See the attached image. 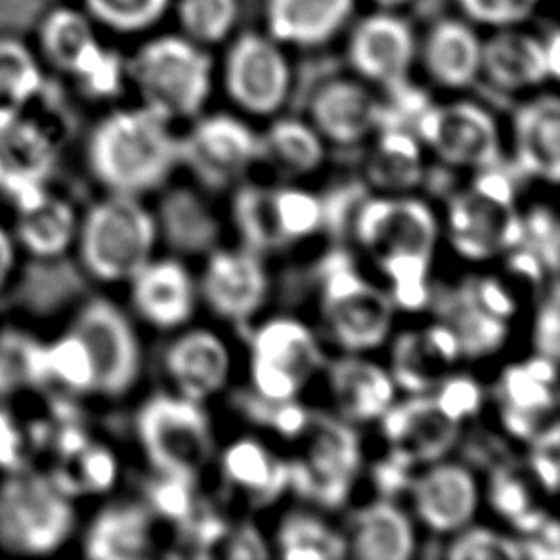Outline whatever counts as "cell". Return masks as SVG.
Returning <instances> with one entry per match:
<instances>
[{
  "instance_id": "6da1fadb",
  "label": "cell",
  "mask_w": 560,
  "mask_h": 560,
  "mask_svg": "<svg viewBox=\"0 0 560 560\" xmlns=\"http://www.w3.org/2000/svg\"><path fill=\"white\" fill-rule=\"evenodd\" d=\"M43 350V372L77 393L119 398L140 375V345L129 319L106 299L77 314L68 334Z\"/></svg>"
},
{
  "instance_id": "7a4b0ae2",
  "label": "cell",
  "mask_w": 560,
  "mask_h": 560,
  "mask_svg": "<svg viewBox=\"0 0 560 560\" xmlns=\"http://www.w3.org/2000/svg\"><path fill=\"white\" fill-rule=\"evenodd\" d=\"M86 160L109 194L138 197L160 188L180 163L178 138L148 107L117 109L92 130Z\"/></svg>"
},
{
  "instance_id": "3957f363",
  "label": "cell",
  "mask_w": 560,
  "mask_h": 560,
  "mask_svg": "<svg viewBox=\"0 0 560 560\" xmlns=\"http://www.w3.org/2000/svg\"><path fill=\"white\" fill-rule=\"evenodd\" d=\"M142 106L168 122L201 114L212 89V61L205 46L184 35L145 43L127 63Z\"/></svg>"
},
{
  "instance_id": "277c9868",
  "label": "cell",
  "mask_w": 560,
  "mask_h": 560,
  "mask_svg": "<svg viewBox=\"0 0 560 560\" xmlns=\"http://www.w3.org/2000/svg\"><path fill=\"white\" fill-rule=\"evenodd\" d=\"M84 270L104 283L130 281L152 260L158 222L138 197L112 196L91 207L79 222Z\"/></svg>"
},
{
  "instance_id": "5b68a950",
  "label": "cell",
  "mask_w": 560,
  "mask_h": 560,
  "mask_svg": "<svg viewBox=\"0 0 560 560\" xmlns=\"http://www.w3.org/2000/svg\"><path fill=\"white\" fill-rule=\"evenodd\" d=\"M75 528L69 493L52 478L20 472L0 486V549L20 557L58 551Z\"/></svg>"
},
{
  "instance_id": "8992f818",
  "label": "cell",
  "mask_w": 560,
  "mask_h": 560,
  "mask_svg": "<svg viewBox=\"0 0 560 560\" xmlns=\"http://www.w3.org/2000/svg\"><path fill=\"white\" fill-rule=\"evenodd\" d=\"M455 249L463 257L490 258L523 243L516 211L515 176L501 165L482 168L469 189L455 196L447 211Z\"/></svg>"
},
{
  "instance_id": "52a82bcc",
  "label": "cell",
  "mask_w": 560,
  "mask_h": 560,
  "mask_svg": "<svg viewBox=\"0 0 560 560\" xmlns=\"http://www.w3.org/2000/svg\"><path fill=\"white\" fill-rule=\"evenodd\" d=\"M40 50L46 61L69 77L89 98H114L129 79L119 52L98 38L91 15L58 8L40 25Z\"/></svg>"
},
{
  "instance_id": "ba28073f",
  "label": "cell",
  "mask_w": 560,
  "mask_h": 560,
  "mask_svg": "<svg viewBox=\"0 0 560 560\" xmlns=\"http://www.w3.org/2000/svg\"><path fill=\"white\" fill-rule=\"evenodd\" d=\"M138 436L160 475L196 482L212 455L209 419L197 401L153 396L138 413Z\"/></svg>"
},
{
  "instance_id": "9c48e42d",
  "label": "cell",
  "mask_w": 560,
  "mask_h": 560,
  "mask_svg": "<svg viewBox=\"0 0 560 560\" xmlns=\"http://www.w3.org/2000/svg\"><path fill=\"white\" fill-rule=\"evenodd\" d=\"M301 455L289 462V488L322 508H339L349 498L360 469V440L350 424L314 413L306 429Z\"/></svg>"
},
{
  "instance_id": "30bf717a",
  "label": "cell",
  "mask_w": 560,
  "mask_h": 560,
  "mask_svg": "<svg viewBox=\"0 0 560 560\" xmlns=\"http://www.w3.org/2000/svg\"><path fill=\"white\" fill-rule=\"evenodd\" d=\"M319 278L324 316L345 349H373L385 341L393 324L390 296L365 281L345 253L327 257Z\"/></svg>"
},
{
  "instance_id": "8fae6325",
  "label": "cell",
  "mask_w": 560,
  "mask_h": 560,
  "mask_svg": "<svg viewBox=\"0 0 560 560\" xmlns=\"http://www.w3.org/2000/svg\"><path fill=\"white\" fill-rule=\"evenodd\" d=\"M416 137L440 161L454 167L501 165L500 130L492 114L475 102L427 106L413 125Z\"/></svg>"
},
{
  "instance_id": "7c38bea8",
  "label": "cell",
  "mask_w": 560,
  "mask_h": 560,
  "mask_svg": "<svg viewBox=\"0 0 560 560\" xmlns=\"http://www.w3.org/2000/svg\"><path fill=\"white\" fill-rule=\"evenodd\" d=\"M178 161L205 188L224 189L260 161V137L232 115H209L178 138Z\"/></svg>"
},
{
  "instance_id": "4fadbf2b",
  "label": "cell",
  "mask_w": 560,
  "mask_h": 560,
  "mask_svg": "<svg viewBox=\"0 0 560 560\" xmlns=\"http://www.w3.org/2000/svg\"><path fill=\"white\" fill-rule=\"evenodd\" d=\"M322 364L314 335L295 319H272L253 337V383L265 400H293Z\"/></svg>"
},
{
  "instance_id": "5bb4252c",
  "label": "cell",
  "mask_w": 560,
  "mask_h": 560,
  "mask_svg": "<svg viewBox=\"0 0 560 560\" xmlns=\"http://www.w3.org/2000/svg\"><path fill=\"white\" fill-rule=\"evenodd\" d=\"M224 84L243 112L272 115L288 102L291 68L281 45L270 35L243 33L224 61Z\"/></svg>"
},
{
  "instance_id": "9a60e30c",
  "label": "cell",
  "mask_w": 560,
  "mask_h": 560,
  "mask_svg": "<svg viewBox=\"0 0 560 560\" xmlns=\"http://www.w3.org/2000/svg\"><path fill=\"white\" fill-rule=\"evenodd\" d=\"M352 232L378 260L424 258L431 260L436 245V220L417 199L365 197L352 220Z\"/></svg>"
},
{
  "instance_id": "2e32d148",
  "label": "cell",
  "mask_w": 560,
  "mask_h": 560,
  "mask_svg": "<svg viewBox=\"0 0 560 560\" xmlns=\"http://www.w3.org/2000/svg\"><path fill=\"white\" fill-rule=\"evenodd\" d=\"M349 61L364 83L394 89L408 83L417 58V37L411 25L393 10H378L352 30Z\"/></svg>"
},
{
  "instance_id": "e0dca14e",
  "label": "cell",
  "mask_w": 560,
  "mask_h": 560,
  "mask_svg": "<svg viewBox=\"0 0 560 560\" xmlns=\"http://www.w3.org/2000/svg\"><path fill=\"white\" fill-rule=\"evenodd\" d=\"M462 423L455 421L439 400L427 394L390 406L383 416V432L390 444V457L406 467L434 463L454 447Z\"/></svg>"
},
{
  "instance_id": "ac0fdd59",
  "label": "cell",
  "mask_w": 560,
  "mask_h": 560,
  "mask_svg": "<svg viewBox=\"0 0 560 560\" xmlns=\"http://www.w3.org/2000/svg\"><path fill=\"white\" fill-rule=\"evenodd\" d=\"M559 33L538 37L503 27L482 45V75L500 91L521 92L559 75Z\"/></svg>"
},
{
  "instance_id": "d6986e66",
  "label": "cell",
  "mask_w": 560,
  "mask_h": 560,
  "mask_svg": "<svg viewBox=\"0 0 560 560\" xmlns=\"http://www.w3.org/2000/svg\"><path fill=\"white\" fill-rule=\"evenodd\" d=\"M383 102L362 79H334L311 100V125L319 137L337 145H357L377 132Z\"/></svg>"
},
{
  "instance_id": "ffe728a7",
  "label": "cell",
  "mask_w": 560,
  "mask_h": 560,
  "mask_svg": "<svg viewBox=\"0 0 560 560\" xmlns=\"http://www.w3.org/2000/svg\"><path fill=\"white\" fill-rule=\"evenodd\" d=\"M268 291L265 266L255 250H217L205 268L203 295L220 318H249Z\"/></svg>"
},
{
  "instance_id": "44dd1931",
  "label": "cell",
  "mask_w": 560,
  "mask_h": 560,
  "mask_svg": "<svg viewBox=\"0 0 560 560\" xmlns=\"http://www.w3.org/2000/svg\"><path fill=\"white\" fill-rule=\"evenodd\" d=\"M501 417L511 434L532 440L557 408V362L538 357L513 365L500 385Z\"/></svg>"
},
{
  "instance_id": "7402d4cb",
  "label": "cell",
  "mask_w": 560,
  "mask_h": 560,
  "mask_svg": "<svg viewBox=\"0 0 560 560\" xmlns=\"http://www.w3.org/2000/svg\"><path fill=\"white\" fill-rule=\"evenodd\" d=\"M459 357V341L444 324L409 331L394 342V381L409 393H429L450 377Z\"/></svg>"
},
{
  "instance_id": "603a6c76",
  "label": "cell",
  "mask_w": 560,
  "mask_h": 560,
  "mask_svg": "<svg viewBox=\"0 0 560 560\" xmlns=\"http://www.w3.org/2000/svg\"><path fill=\"white\" fill-rule=\"evenodd\" d=\"M482 45L472 23L440 20L434 23L421 48L427 75L434 84L450 91H462L482 75Z\"/></svg>"
},
{
  "instance_id": "cb8c5ba5",
  "label": "cell",
  "mask_w": 560,
  "mask_h": 560,
  "mask_svg": "<svg viewBox=\"0 0 560 560\" xmlns=\"http://www.w3.org/2000/svg\"><path fill=\"white\" fill-rule=\"evenodd\" d=\"M417 515L431 530H459L477 509V485L469 470L442 463L411 482Z\"/></svg>"
},
{
  "instance_id": "d4e9b609",
  "label": "cell",
  "mask_w": 560,
  "mask_h": 560,
  "mask_svg": "<svg viewBox=\"0 0 560 560\" xmlns=\"http://www.w3.org/2000/svg\"><path fill=\"white\" fill-rule=\"evenodd\" d=\"M357 0H268V35L280 45H326L349 23Z\"/></svg>"
},
{
  "instance_id": "484cf974",
  "label": "cell",
  "mask_w": 560,
  "mask_h": 560,
  "mask_svg": "<svg viewBox=\"0 0 560 560\" xmlns=\"http://www.w3.org/2000/svg\"><path fill=\"white\" fill-rule=\"evenodd\" d=\"M516 168L526 176L557 184L560 176V102L544 94L515 115Z\"/></svg>"
},
{
  "instance_id": "4316f807",
  "label": "cell",
  "mask_w": 560,
  "mask_h": 560,
  "mask_svg": "<svg viewBox=\"0 0 560 560\" xmlns=\"http://www.w3.org/2000/svg\"><path fill=\"white\" fill-rule=\"evenodd\" d=\"M130 283L135 308L152 326L161 329L183 326L194 312V285L180 262L150 260Z\"/></svg>"
},
{
  "instance_id": "83f0119b",
  "label": "cell",
  "mask_w": 560,
  "mask_h": 560,
  "mask_svg": "<svg viewBox=\"0 0 560 560\" xmlns=\"http://www.w3.org/2000/svg\"><path fill=\"white\" fill-rule=\"evenodd\" d=\"M165 368L180 396L199 404L219 393L226 383L230 357L219 337L209 331H194L171 345Z\"/></svg>"
},
{
  "instance_id": "f1b7e54d",
  "label": "cell",
  "mask_w": 560,
  "mask_h": 560,
  "mask_svg": "<svg viewBox=\"0 0 560 560\" xmlns=\"http://www.w3.org/2000/svg\"><path fill=\"white\" fill-rule=\"evenodd\" d=\"M153 511L140 503L104 509L84 539V553L100 560H140L152 555Z\"/></svg>"
},
{
  "instance_id": "f546056e",
  "label": "cell",
  "mask_w": 560,
  "mask_h": 560,
  "mask_svg": "<svg viewBox=\"0 0 560 560\" xmlns=\"http://www.w3.org/2000/svg\"><path fill=\"white\" fill-rule=\"evenodd\" d=\"M79 222L68 199L38 189L22 197L15 235L33 257L56 258L77 242Z\"/></svg>"
},
{
  "instance_id": "4dcf8cb0",
  "label": "cell",
  "mask_w": 560,
  "mask_h": 560,
  "mask_svg": "<svg viewBox=\"0 0 560 560\" xmlns=\"http://www.w3.org/2000/svg\"><path fill=\"white\" fill-rule=\"evenodd\" d=\"M434 304L442 324L457 337L462 354L485 357L500 349L508 335V322L486 311L472 296L467 283L455 289H442Z\"/></svg>"
},
{
  "instance_id": "1f68e13d",
  "label": "cell",
  "mask_w": 560,
  "mask_h": 560,
  "mask_svg": "<svg viewBox=\"0 0 560 560\" xmlns=\"http://www.w3.org/2000/svg\"><path fill=\"white\" fill-rule=\"evenodd\" d=\"M329 383L339 408L357 421L385 416L394 404V381L375 364L342 358L329 370Z\"/></svg>"
},
{
  "instance_id": "d6a6232c",
  "label": "cell",
  "mask_w": 560,
  "mask_h": 560,
  "mask_svg": "<svg viewBox=\"0 0 560 560\" xmlns=\"http://www.w3.org/2000/svg\"><path fill=\"white\" fill-rule=\"evenodd\" d=\"M228 482L253 503L266 505L289 488V465L255 440H240L228 447L222 462Z\"/></svg>"
},
{
  "instance_id": "836d02e7",
  "label": "cell",
  "mask_w": 560,
  "mask_h": 560,
  "mask_svg": "<svg viewBox=\"0 0 560 560\" xmlns=\"http://www.w3.org/2000/svg\"><path fill=\"white\" fill-rule=\"evenodd\" d=\"M416 549L408 516L390 501H378L358 513L352 553L364 560H406Z\"/></svg>"
},
{
  "instance_id": "e575fe53",
  "label": "cell",
  "mask_w": 560,
  "mask_h": 560,
  "mask_svg": "<svg viewBox=\"0 0 560 560\" xmlns=\"http://www.w3.org/2000/svg\"><path fill=\"white\" fill-rule=\"evenodd\" d=\"M377 132V142L368 161V180L386 191L416 188L424 178L423 155L416 132L396 125H381Z\"/></svg>"
},
{
  "instance_id": "d590c367",
  "label": "cell",
  "mask_w": 560,
  "mask_h": 560,
  "mask_svg": "<svg viewBox=\"0 0 560 560\" xmlns=\"http://www.w3.org/2000/svg\"><path fill=\"white\" fill-rule=\"evenodd\" d=\"M160 224L173 249L188 255L207 253L219 240V220L196 191L175 189L161 201Z\"/></svg>"
},
{
  "instance_id": "8d00e7d4",
  "label": "cell",
  "mask_w": 560,
  "mask_h": 560,
  "mask_svg": "<svg viewBox=\"0 0 560 560\" xmlns=\"http://www.w3.org/2000/svg\"><path fill=\"white\" fill-rule=\"evenodd\" d=\"M324 155V138L301 119H278L260 137V161H268L283 175L312 173L322 165Z\"/></svg>"
},
{
  "instance_id": "74e56055",
  "label": "cell",
  "mask_w": 560,
  "mask_h": 560,
  "mask_svg": "<svg viewBox=\"0 0 560 560\" xmlns=\"http://www.w3.org/2000/svg\"><path fill=\"white\" fill-rule=\"evenodd\" d=\"M43 89L38 58L15 38H0V127L25 114Z\"/></svg>"
},
{
  "instance_id": "f35d334b",
  "label": "cell",
  "mask_w": 560,
  "mask_h": 560,
  "mask_svg": "<svg viewBox=\"0 0 560 560\" xmlns=\"http://www.w3.org/2000/svg\"><path fill=\"white\" fill-rule=\"evenodd\" d=\"M234 219L245 247L258 255L288 245L281 234L273 188L243 186L235 194Z\"/></svg>"
},
{
  "instance_id": "ab89813d",
  "label": "cell",
  "mask_w": 560,
  "mask_h": 560,
  "mask_svg": "<svg viewBox=\"0 0 560 560\" xmlns=\"http://www.w3.org/2000/svg\"><path fill=\"white\" fill-rule=\"evenodd\" d=\"M278 546L283 559L335 560L347 553L341 534L327 526L318 516L291 513L281 524Z\"/></svg>"
},
{
  "instance_id": "60d3db41",
  "label": "cell",
  "mask_w": 560,
  "mask_h": 560,
  "mask_svg": "<svg viewBox=\"0 0 560 560\" xmlns=\"http://www.w3.org/2000/svg\"><path fill=\"white\" fill-rule=\"evenodd\" d=\"M178 23L184 37L197 45H219L230 37L240 18L237 0H178Z\"/></svg>"
},
{
  "instance_id": "b9f144b4",
  "label": "cell",
  "mask_w": 560,
  "mask_h": 560,
  "mask_svg": "<svg viewBox=\"0 0 560 560\" xmlns=\"http://www.w3.org/2000/svg\"><path fill=\"white\" fill-rule=\"evenodd\" d=\"M490 498L495 511L528 536L538 532L549 518L546 513L534 508L530 488L516 475L515 469L498 467L493 470Z\"/></svg>"
},
{
  "instance_id": "7bdbcfd3",
  "label": "cell",
  "mask_w": 560,
  "mask_h": 560,
  "mask_svg": "<svg viewBox=\"0 0 560 560\" xmlns=\"http://www.w3.org/2000/svg\"><path fill=\"white\" fill-rule=\"evenodd\" d=\"M92 22L115 33H142L167 12L171 0H83Z\"/></svg>"
},
{
  "instance_id": "ee69618b",
  "label": "cell",
  "mask_w": 560,
  "mask_h": 560,
  "mask_svg": "<svg viewBox=\"0 0 560 560\" xmlns=\"http://www.w3.org/2000/svg\"><path fill=\"white\" fill-rule=\"evenodd\" d=\"M273 196L285 243L303 240L324 226L322 197L295 188H273Z\"/></svg>"
},
{
  "instance_id": "f6af8a7d",
  "label": "cell",
  "mask_w": 560,
  "mask_h": 560,
  "mask_svg": "<svg viewBox=\"0 0 560 560\" xmlns=\"http://www.w3.org/2000/svg\"><path fill=\"white\" fill-rule=\"evenodd\" d=\"M447 557L454 560H518L524 559L523 547L513 539L488 528H470L450 546Z\"/></svg>"
},
{
  "instance_id": "bcb514c9",
  "label": "cell",
  "mask_w": 560,
  "mask_h": 560,
  "mask_svg": "<svg viewBox=\"0 0 560 560\" xmlns=\"http://www.w3.org/2000/svg\"><path fill=\"white\" fill-rule=\"evenodd\" d=\"M148 501L155 515L173 521L178 526L188 523L196 515L197 509L201 508L194 492V482L165 475H161L160 482L152 486Z\"/></svg>"
},
{
  "instance_id": "7dc6e473",
  "label": "cell",
  "mask_w": 560,
  "mask_h": 560,
  "mask_svg": "<svg viewBox=\"0 0 560 560\" xmlns=\"http://www.w3.org/2000/svg\"><path fill=\"white\" fill-rule=\"evenodd\" d=\"M541 0H457L467 22L495 30L526 22Z\"/></svg>"
},
{
  "instance_id": "c3c4849f",
  "label": "cell",
  "mask_w": 560,
  "mask_h": 560,
  "mask_svg": "<svg viewBox=\"0 0 560 560\" xmlns=\"http://www.w3.org/2000/svg\"><path fill=\"white\" fill-rule=\"evenodd\" d=\"M523 243L518 247L534 253L547 272L557 273L560 230L553 212L547 207H538L523 219Z\"/></svg>"
},
{
  "instance_id": "681fc988",
  "label": "cell",
  "mask_w": 560,
  "mask_h": 560,
  "mask_svg": "<svg viewBox=\"0 0 560 560\" xmlns=\"http://www.w3.org/2000/svg\"><path fill=\"white\" fill-rule=\"evenodd\" d=\"M530 467L547 492H557L560 470V434L557 421L532 439Z\"/></svg>"
},
{
  "instance_id": "f907efd6",
  "label": "cell",
  "mask_w": 560,
  "mask_h": 560,
  "mask_svg": "<svg viewBox=\"0 0 560 560\" xmlns=\"http://www.w3.org/2000/svg\"><path fill=\"white\" fill-rule=\"evenodd\" d=\"M365 197L364 184L360 183L342 184L341 188L329 191V196L322 199L324 226L335 235L347 234L352 230V220Z\"/></svg>"
},
{
  "instance_id": "816d5d0a",
  "label": "cell",
  "mask_w": 560,
  "mask_h": 560,
  "mask_svg": "<svg viewBox=\"0 0 560 560\" xmlns=\"http://www.w3.org/2000/svg\"><path fill=\"white\" fill-rule=\"evenodd\" d=\"M434 398L459 423H463V419L475 416L482 404V393L477 383L469 377L444 378L436 386Z\"/></svg>"
},
{
  "instance_id": "f5cc1de1",
  "label": "cell",
  "mask_w": 560,
  "mask_h": 560,
  "mask_svg": "<svg viewBox=\"0 0 560 560\" xmlns=\"http://www.w3.org/2000/svg\"><path fill=\"white\" fill-rule=\"evenodd\" d=\"M559 285L555 281L536 322V347L539 357L549 358L553 362L559 360Z\"/></svg>"
},
{
  "instance_id": "db71d44e",
  "label": "cell",
  "mask_w": 560,
  "mask_h": 560,
  "mask_svg": "<svg viewBox=\"0 0 560 560\" xmlns=\"http://www.w3.org/2000/svg\"><path fill=\"white\" fill-rule=\"evenodd\" d=\"M228 559H266L268 547L265 539L260 538L257 528L250 524H243L230 536L224 551Z\"/></svg>"
},
{
  "instance_id": "11a10c76",
  "label": "cell",
  "mask_w": 560,
  "mask_h": 560,
  "mask_svg": "<svg viewBox=\"0 0 560 560\" xmlns=\"http://www.w3.org/2000/svg\"><path fill=\"white\" fill-rule=\"evenodd\" d=\"M15 265V243L12 235L0 226V289L4 288Z\"/></svg>"
},
{
  "instance_id": "9f6ffc18",
  "label": "cell",
  "mask_w": 560,
  "mask_h": 560,
  "mask_svg": "<svg viewBox=\"0 0 560 560\" xmlns=\"http://www.w3.org/2000/svg\"><path fill=\"white\" fill-rule=\"evenodd\" d=\"M373 7H377L378 10H393L396 12L398 8L406 7L409 0H370Z\"/></svg>"
},
{
  "instance_id": "6f0895ef",
  "label": "cell",
  "mask_w": 560,
  "mask_h": 560,
  "mask_svg": "<svg viewBox=\"0 0 560 560\" xmlns=\"http://www.w3.org/2000/svg\"><path fill=\"white\" fill-rule=\"evenodd\" d=\"M0 186H2V165H0Z\"/></svg>"
}]
</instances>
